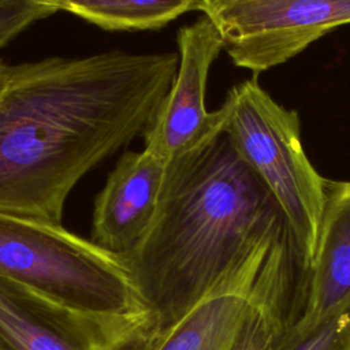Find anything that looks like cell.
Returning a JSON list of instances; mask_svg holds the SVG:
<instances>
[{"label": "cell", "mask_w": 350, "mask_h": 350, "mask_svg": "<svg viewBox=\"0 0 350 350\" xmlns=\"http://www.w3.org/2000/svg\"><path fill=\"white\" fill-rule=\"evenodd\" d=\"M175 53L109 51L8 64L0 86V212L62 223L72 187L144 133Z\"/></svg>", "instance_id": "6da1fadb"}, {"label": "cell", "mask_w": 350, "mask_h": 350, "mask_svg": "<svg viewBox=\"0 0 350 350\" xmlns=\"http://www.w3.org/2000/svg\"><path fill=\"white\" fill-rule=\"evenodd\" d=\"M284 227L275 198L220 130L165 164L153 220L122 260L161 328Z\"/></svg>", "instance_id": "7a4b0ae2"}, {"label": "cell", "mask_w": 350, "mask_h": 350, "mask_svg": "<svg viewBox=\"0 0 350 350\" xmlns=\"http://www.w3.org/2000/svg\"><path fill=\"white\" fill-rule=\"evenodd\" d=\"M284 227L242 256L183 316L156 328L142 350H279L294 324L295 271Z\"/></svg>", "instance_id": "3957f363"}, {"label": "cell", "mask_w": 350, "mask_h": 350, "mask_svg": "<svg viewBox=\"0 0 350 350\" xmlns=\"http://www.w3.org/2000/svg\"><path fill=\"white\" fill-rule=\"evenodd\" d=\"M0 278L77 310L153 316L123 260L62 223L0 212Z\"/></svg>", "instance_id": "277c9868"}, {"label": "cell", "mask_w": 350, "mask_h": 350, "mask_svg": "<svg viewBox=\"0 0 350 350\" xmlns=\"http://www.w3.org/2000/svg\"><path fill=\"white\" fill-rule=\"evenodd\" d=\"M220 108L224 133L279 205L308 272L320 234L325 178L304 150L297 111L278 104L256 78L232 86Z\"/></svg>", "instance_id": "5b68a950"}, {"label": "cell", "mask_w": 350, "mask_h": 350, "mask_svg": "<svg viewBox=\"0 0 350 350\" xmlns=\"http://www.w3.org/2000/svg\"><path fill=\"white\" fill-rule=\"evenodd\" d=\"M238 67L254 74L350 23V0H198Z\"/></svg>", "instance_id": "8992f818"}, {"label": "cell", "mask_w": 350, "mask_h": 350, "mask_svg": "<svg viewBox=\"0 0 350 350\" xmlns=\"http://www.w3.org/2000/svg\"><path fill=\"white\" fill-rule=\"evenodd\" d=\"M153 316L77 310L0 278V350H142Z\"/></svg>", "instance_id": "52a82bcc"}, {"label": "cell", "mask_w": 350, "mask_h": 350, "mask_svg": "<svg viewBox=\"0 0 350 350\" xmlns=\"http://www.w3.org/2000/svg\"><path fill=\"white\" fill-rule=\"evenodd\" d=\"M179 62L174 82L144 130V150L167 164L223 130L221 108L208 112V72L224 41L205 15L178 31Z\"/></svg>", "instance_id": "ba28073f"}, {"label": "cell", "mask_w": 350, "mask_h": 350, "mask_svg": "<svg viewBox=\"0 0 350 350\" xmlns=\"http://www.w3.org/2000/svg\"><path fill=\"white\" fill-rule=\"evenodd\" d=\"M324 193L306 299L283 342L305 338L350 306V180L325 179Z\"/></svg>", "instance_id": "9c48e42d"}, {"label": "cell", "mask_w": 350, "mask_h": 350, "mask_svg": "<svg viewBox=\"0 0 350 350\" xmlns=\"http://www.w3.org/2000/svg\"><path fill=\"white\" fill-rule=\"evenodd\" d=\"M164 170L145 150L123 153L96 197L90 241L120 258L129 256L153 220Z\"/></svg>", "instance_id": "30bf717a"}, {"label": "cell", "mask_w": 350, "mask_h": 350, "mask_svg": "<svg viewBox=\"0 0 350 350\" xmlns=\"http://www.w3.org/2000/svg\"><path fill=\"white\" fill-rule=\"evenodd\" d=\"M67 11L105 30L160 29L179 15L197 10L198 0H53Z\"/></svg>", "instance_id": "8fae6325"}, {"label": "cell", "mask_w": 350, "mask_h": 350, "mask_svg": "<svg viewBox=\"0 0 350 350\" xmlns=\"http://www.w3.org/2000/svg\"><path fill=\"white\" fill-rule=\"evenodd\" d=\"M57 12L53 0H0V48L34 22Z\"/></svg>", "instance_id": "7c38bea8"}, {"label": "cell", "mask_w": 350, "mask_h": 350, "mask_svg": "<svg viewBox=\"0 0 350 350\" xmlns=\"http://www.w3.org/2000/svg\"><path fill=\"white\" fill-rule=\"evenodd\" d=\"M279 350H350V306L305 338L282 342Z\"/></svg>", "instance_id": "4fadbf2b"}, {"label": "cell", "mask_w": 350, "mask_h": 350, "mask_svg": "<svg viewBox=\"0 0 350 350\" xmlns=\"http://www.w3.org/2000/svg\"><path fill=\"white\" fill-rule=\"evenodd\" d=\"M7 71H8V64L4 63V62L0 59V86L3 85V82H4V79H5Z\"/></svg>", "instance_id": "5bb4252c"}]
</instances>
